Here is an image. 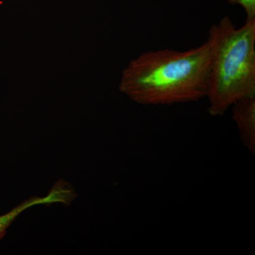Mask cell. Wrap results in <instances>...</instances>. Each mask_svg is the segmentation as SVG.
<instances>
[{"label":"cell","mask_w":255,"mask_h":255,"mask_svg":"<svg viewBox=\"0 0 255 255\" xmlns=\"http://www.w3.org/2000/svg\"><path fill=\"white\" fill-rule=\"evenodd\" d=\"M214 47L209 38L186 51H147L130 62L119 89L142 105H172L206 97Z\"/></svg>","instance_id":"6da1fadb"},{"label":"cell","mask_w":255,"mask_h":255,"mask_svg":"<svg viewBox=\"0 0 255 255\" xmlns=\"http://www.w3.org/2000/svg\"><path fill=\"white\" fill-rule=\"evenodd\" d=\"M214 47L210 73V115H224L238 101L255 96V19L238 28L228 16L212 25Z\"/></svg>","instance_id":"7a4b0ae2"},{"label":"cell","mask_w":255,"mask_h":255,"mask_svg":"<svg viewBox=\"0 0 255 255\" xmlns=\"http://www.w3.org/2000/svg\"><path fill=\"white\" fill-rule=\"evenodd\" d=\"M75 198L76 194L73 188L68 183L60 180L55 183L48 195L45 197L32 196L27 200L23 201L9 212L0 216V241L4 237L6 230L14 222L16 217L28 208L41 204H51L54 203H62L69 205Z\"/></svg>","instance_id":"3957f363"},{"label":"cell","mask_w":255,"mask_h":255,"mask_svg":"<svg viewBox=\"0 0 255 255\" xmlns=\"http://www.w3.org/2000/svg\"><path fill=\"white\" fill-rule=\"evenodd\" d=\"M233 118L237 124L243 145L255 152V96L238 101L232 106Z\"/></svg>","instance_id":"277c9868"},{"label":"cell","mask_w":255,"mask_h":255,"mask_svg":"<svg viewBox=\"0 0 255 255\" xmlns=\"http://www.w3.org/2000/svg\"><path fill=\"white\" fill-rule=\"evenodd\" d=\"M232 4L241 5L244 8L246 21L255 19V0H228Z\"/></svg>","instance_id":"5b68a950"}]
</instances>
